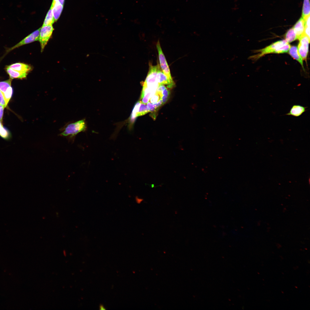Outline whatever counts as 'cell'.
<instances>
[{
  "instance_id": "6da1fadb",
  "label": "cell",
  "mask_w": 310,
  "mask_h": 310,
  "mask_svg": "<svg viewBox=\"0 0 310 310\" xmlns=\"http://www.w3.org/2000/svg\"><path fill=\"white\" fill-rule=\"evenodd\" d=\"M290 45L285 40L277 41L266 47L257 50V54L249 57L253 60L258 59L263 56L268 54L283 53L287 52Z\"/></svg>"
},
{
  "instance_id": "7a4b0ae2",
  "label": "cell",
  "mask_w": 310,
  "mask_h": 310,
  "mask_svg": "<svg viewBox=\"0 0 310 310\" xmlns=\"http://www.w3.org/2000/svg\"><path fill=\"white\" fill-rule=\"evenodd\" d=\"M86 128L84 120H80L68 124L60 135L65 136L69 135L72 138L79 132L85 131Z\"/></svg>"
},
{
  "instance_id": "3957f363",
  "label": "cell",
  "mask_w": 310,
  "mask_h": 310,
  "mask_svg": "<svg viewBox=\"0 0 310 310\" xmlns=\"http://www.w3.org/2000/svg\"><path fill=\"white\" fill-rule=\"evenodd\" d=\"M54 30L52 25H42L40 28L39 38L42 52L52 35Z\"/></svg>"
},
{
  "instance_id": "277c9868",
  "label": "cell",
  "mask_w": 310,
  "mask_h": 310,
  "mask_svg": "<svg viewBox=\"0 0 310 310\" xmlns=\"http://www.w3.org/2000/svg\"><path fill=\"white\" fill-rule=\"evenodd\" d=\"M156 46L158 53L161 69L163 72L168 78L170 80L173 81L169 66L162 51L159 40L157 42Z\"/></svg>"
},
{
  "instance_id": "5b68a950",
  "label": "cell",
  "mask_w": 310,
  "mask_h": 310,
  "mask_svg": "<svg viewBox=\"0 0 310 310\" xmlns=\"http://www.w3.org/2000/svg\"><path fill=\"white\" fill-rule=\"evenodd\" d=\"M40 28L32 32L15 45L8 49L6 51V53L22 45L38 40Z\"/></svg>"
},
{
  "instance_id": "8992f818",
  "label": "cell",
  "mask_w": 310,
  "mask_h": 310,
  "mask_svg": "<svg viewBox=\"0 0 310 310\" xmlns=\"http://www.w3.org/2000/svg\"><path fill=\"white\" fill-rule=\"evenodd\" d=\"M11 81L12 79L10 78L5 81L0 82V90L3 94L7 106L13 94Z\"/></svg>"
},
{
  "instance_id": "52a82bcc",
  "label": "cell",
  "mask_w": 310,
  "mask_h": 310,
  "mask_svg": "<svg viewBox=\"0 0 310 310\" xmlns=\"http://www.w3.org/2000/svg\"><path fill=\"white\" fill-rule=\"evenodd\" d=\"M298 49L299 53L304 60H306L308 51L310 38L304 34L299 39Z\"/></svg>"
},
{
  "instance_id": "ba28073f",
  "label": "cell",
  "mask_w": 310,
  "mask_h": 310,
  "mask_svg": "<svg viewBox=\"0 0 310 310\" xmlns=\"http://www.w3.org/2000/svg\"><path fill=\"white\" fill-rule=\"evenodd\" d=\"M150 112L147 105L141 101L138 102L135 105L131 115V119L134 120L137 117L144 115Z\"/></svg>"
},
{
  "instance_id": "9c48e42d",
  "label": "cell",
  "mask_w": 310,
  "mask_h": 310,
  "mask_svg": "<svg viewBox=\"0 0 310 310\" xmlns=\"http://www.w3.org/2000/svg\"><path fill=\"white\" fill-rule=\"evenodd\" d=\"M157 79L159 85H166L167 88H170L174 85L173 81H171L164 74L160 68L159 64L158 65Z\"/></svg>"
},
{
  "instance_id": "30bf717a",
  "label": "cell",
  "mask_w": 310,
  "mask_h": 310,
  "mask_svg": "<svg viewBox=\"0 0 310 310\" xmlns=\"http://www.w3.org/2000/svg\"><path fill=\"white\" fill-rule=\"evenodd\" d=\"M7 66L13 69L27 74L32 69V67L30 65L22 63H16Z\"/></svg>"
},
{
  "instance_id": "8fae6325",
  "label": "cell",
  "mask_w": 310,
  "mask_h": 310,
  "mask_svg": "<svg viewBox=\"0 0 310 310\" xmlns=\"http://www.w3.org/2000/svg\"><path fill=\"white\" fill-rule=\"evenodd\" d=\"M307 107L299 104L293 105L286 115L299 117L307 111Z\"/></svg>"
},
{
  "instance_id": "7c38bea8",
  "label": "cell",
  "mask_w": 310,
  "mask_h": 310,
  "mask_svg": "<svg viewBox=\"0 0 310 310\" xmlns=\"http://www.w3.org/2000/svg\"><path fill=\"white\" fill-rule=\"evenodd\" d=\"M305 27L304 19L301 17L293 27L297 36V39L299 40L304 34Z\"/></svg>"
},
{
  "instance_id": "4fadbf2b",
  "label": "cell",
  "mask_w": 310,
  "mask_h": 310,
  "mask_svg": "<svg viewBox=\"0 0 310 310\" xmlns=\"http://www.w3.org/2000/svg\"><path fill=\"white\" fill-rule=\"evenodd\" d=\"M5 69L9 75L10 78L12 79H23L25 78L28 74L13 69L7 66L5 67Z\"/></svg>"
},
{
  "instance_id": "5bb4252c",
  "label": "cell",
  "mask_w": 310,
  "mask_h": 310,
  "mask_svg": "<svg viewBox=\"0 0 310 310\" xmlns=\"http://www.w3.org/2000/svg\"><path fill=\"white\" fill-rule=\"evenodd\" d=\"M51 6L55 22L57 21L59 18L63 9V5L58 1H53Z\"/></svg>"
},
{
  "instance_id": "9a60e30c",
  "label": "cell",
  "mask_w": 310,
  "mask_h": 310,
  "mask_svg": "<svg viewBox=\"0 0 310 310\" xmlns=\"http://www.w3.org/2000/svg\"><path fill=\"white\" fill-rule=\"evenodd\" d=\"M156 92L160 95L163 104L168 100L170 92L164 85H160Z\"/></svg>"
},
{
  "instance_id": "2e32d148",
  "label": "cell",
  "mask_w": 310,
  "mask_h": 310,
  "mask_svg": "<svg viewBox=\"0 0 310 310\" xmlns=\"http://www.w3.org/2000/svg\"><path fill=\"white\" fill-rule=\"evenodd\" d=\"M289 51V53L290 55L300 63L304 69L303 59L299 53L298 48L295 46H290Z\"/></svg>"
},
{
  "instance_id": "e0dca14e",
  "label": "cell",
  "mask_w": 310,
  "mask_h": 310,
  "mask_svg": "<svg viewBox=\"0 0 310 310\" xmlns=\"http://www.w3.org/2000/svg\"><path fill=\"white\" fill-rule=\"evenodd\" d=\"M285 40L288 43L297 39V36L293 27L287 31L285 34Z\"/></svg>"
},
{
  "instance_id": "ac0fdd59",
  "label": "cell",
  "mask_w": 310,
  "mask_h": 310,
  "mask_svg": "<svg viewBox=\"0 0 310 310\" xmlns=\"http://www.w3.org/2000/svg\"><path fill=\"white\" fill-rule=\"evenodd\" d=\"M55 22L51 6L43 22V25H52Z\"/></svg>"
},
{
  "instance_id": "d6986e66",
  "label": "cell",
  "mask_w": 310,
  "mask_h": 310,
  "mask_svg": "<svg viewBox=\"0 0 310 310\" xmlns=\"http://www.w3.org/2000/svg\"><path fill=\"white\" fill-rule=\"evenodd\" d=\"M310 16L309 0H304L302 11V17L304 19Z\"/></svg>"
},
{
  "instance_id": "ffe728a7",
  "label": "cell",
  "mask_w": 310,
  "mask_h": 310,
  "mask_svg": "<svg viewBox=\"0 0 310 310\" xmlns=\"http://www.w3.org/2000/svg\"><path fill=\"white\" fill-rule=\"evenodd\" d=\"M0 136L5 140H8L11 137V135L9 131L2 126L0 129Z\"/></svg>"
},
{
  "instance_id": "44dd1931",
  "label": "cell",
  "mask_w": 310,
  "mask_h": 310,
  "mask_svg": "<svg viewBox=\"0 0 310 310\" xmlns=\"http://www.w3.org/2000/svg\"><path fill=\"white\" fill-rule=\"evenodd\" d=\"M304 19L305 23L304 34L310 38V16Z\"/></svg>"
},
{
  "instance_id": "7402d4cb",
  "label": "cell",
  "mask_w": 310,
  "mask_h": 310,
  "mask_svg": "<svg viewBox=\"0 0 310 310\" xmlns=\"http://www.w3.org/2000/svg\"><path fill=\"white\" fill-rule=\"evenodd\" d=\"M0 104L3 106L5 107L7 106L5 101L2 93L0 90Z\"/></svg>"
},
{
  "instance_id": "603a6c76",
  "label": "cell",
  "mask_w": 310,
  "mask_h": 310,
  "mask_svg": "<svg viewBox=\"0 0 310 310\" xmlns=\"http://www.w3.org/2000/svg\"><path fill=\"white\" fill-rule=\"evenodd\" d=\"M5 107L3 105L0 104V121L2 122L3 114L4 109Z\"/></svg>"
},
{
  "instance_id": "cb8c5ba5",
  "label": "cell",
  "mask_w": 310,
  "mask_h": 310,
  "mask_svg": "<svg viewBox=\"0 0 310 310\" xmlns=\"http://www.w3.org/2000/svg\"><path fill=\"white\" fill-rule=\"evenodd\" d=\"M136 202L137 203L140 204L143 201V199H142L139 198L138 197H136Z\"/></svg>"
},
{
  "instance_id": "d4e9b609",
  "label": "cell",
  "mask_w": 310,
  "mask_h": 310,
  "mask_svg": "<svg viewBox=\"0 0 310 310\" xmlns=\"http://www.w3.org/2000/svg\"><path fill=\"white\" fill-rule=\"evenodd\" d=\"M60 3L63 5L64 3V0H57Z\"/></svg>"
},
{
  "instance_id": "484cf974",
  "label": "cell",
  "mask_w": 310,
  "mask_h": 310,
  "mask_svg": "<svg viewBox=\"0 0 310 310\" xmlns=\"http://www.w3.org/2000/svg\"><path fill=\"white\" fill-rule=\"evenodd\" d=\"M100 309L101 310L105 309L104 308V306L102 305H101L100 306Z\"/></svg>"
},
{
  "instance_id": "4316f807",
  "label": "cell",
  "mask_w": 310,
  "mask_h": 310,
  "mask_svg": "<svg viewBox=\"0 0 310 310\" xmlns=\"http://www.w3.org/2000/svg\"><path fill=\"white\" fill-rule=\"evenodd\" d=\"M2 126H3V125L2 124V122L0 121V129Z\"/></svg>"
}]
</instances>
